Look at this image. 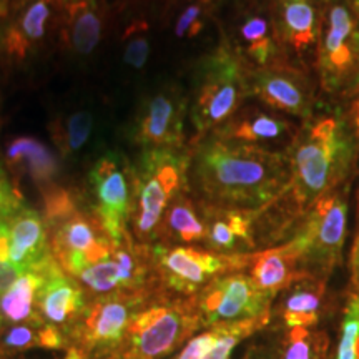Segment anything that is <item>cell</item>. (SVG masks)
I'll return each instance as SVG.
<instances>
[{"label":"cell","instance_id":"40","mask_svg":"<svg viewBox=\"0 0 359 359\" xmlns=\"http://www.w3.org/2000/svg\"><path fill=\"white\" fill-rule=\"evenodd\" d=\"M354 98L349 105V116H348V127L351 130V133L356 138V142L359 143V87L354 90Z\"/></svg>","mask_w":359,"mask_h":359},{"label":"cell","instance_id":"27","mask_svg":"<svg viewBox=\"0 0 359 359\" xmlns=\"http://www.w3.org/2000/svg\"><path fill=\"white\" fill-rule=\"evenodd\" d=\"M43 283L42 269L22 275L0 298V313L11 321L27 320L32 313L37 293Z\"/></svg>","mask_w":359,"mask_h":359},{"label":"cell","instance_id":"25","mask_svg":"<svg viewBox=\"0 0 359 359\" xmlns=\"http://www.w3.org/2000/svg\"><path fill=\"white\" fill-rule=\"evenodd\" d=\"M130 304L120 298L100 302L87 318V339L92 344H115L130 326Z\"/></svg>","mask_w":359,"mask_h":359},{"label":"cell","instance_id":"10","mask_svg":"<svg viewBox=\"0 0 359 359\" xmlns=\"http://www.w3.org/2000/svg\"><path fill=\"white\" fill-rule=\"evenodd\" d=\"M58 0H0V47L15 62H24L47 37V29L57 17Z\"/></svg>","mask_w":359,"mask_h":359},{"label":"cell","instance_id":"34","mask_svg":"<svg viewBox=\"0 0 359 359\" xmlns=\"http://www.w3.org/2000/svg\"><path fill=\"white\" fill-rule=\"evenodd\" d=\"M210 7V0H195L187 4L180 12L175 22V35L178 39H195L205 29L206 11Z\"/></svg>","mask_w":359,"mask_h":359},{"label":"cell","instance_id":"12","mask_svg":"<svg viewBox=\"0 0 359 359\" xmlns=\"http://www.w3.org/2000/svg\"><path fill=\"white\" fill-rule=\"evenodd\" d=\"M195 327V318L177 306H154L130 321V359H160Z\"/></svg>","mask_w":359,"mask_h":359},{"label":"cell","instance_id":"13","mask_svg":"<svg viewBox=\"0 0 359 359\" xmlns=\"http://www.w3.org/2000/svg\"><path fill=\"white\" fill-rule=\"evenodd\" d=\"M158 262L165 280L172 288L191 293L196 291L213 276L226 269H235L248 263V257H222L195 248H156Z\"/></svg>","mask_w":359,"mask_h":359},{"label":"cell","instance_id":"37","mask_svg":"<svg viewBox=\"0 0 359 359\" xmlns=\"http://www.w3.org/2000/svg\"><path fill=\"white\" fill-rule=\"evenodd\" d=\"M22 205L20 195L13 190L6 173L0 168V222L11 218V215Z\"/></svg>","mask_w":359,"mask_h":359},{"label":"cell","instance_id":"44","mask_svg":"<svg viewBox=\"0 0 359 359\" xmlns=\"http://www.w3.org/2000/svg\"><path fill=\"white\" fill-rule=\"evenodd\" d=\"M67 359H80V358H79V354H77V353L72 351V353L69 354V358H67Z\"/></svg>","mask_w":359,"mask_h":359},{"label":"cell","instance_id":"7","mask_svg":"<svg viewBox=\"0 0 359 359\" xmlns=\"http://www.w3.org/2000/svg\"><path fill=\"white\" fill-rule=\"evenodd\" d=\"M90 185L95 195L102 230L115 246H120L127 235L128 218L132 217L133 168L118 155H105L93 165Z\"/></svg>","mask_w":359,"mask_h":359},{"label":"cell","instance_id":"35","mask_svg":"<svg viewBox=\"0 0 359 359\" xmlns=\"http://www.w3.org/2000/svg\"><path fill=\"white\" fill-rule=\"evenodd\" d=\"M22 275H25L11 262V230L7 219L0 222V294H4Z\"/></svg>","mask_w":359,"mask_h":359},{"label":"cell","instance_id":"26","mask_svg":"<svg viewBox=\"0 0 359 359\" xmlns=\"http://www.w3.org/2000/svg\"><path fill=\"white\" fill-rule=\"evenodd\" d=\"M165 228L170 236L185 243L203 240L206 236V224L198 218L195 205L183 191L175 196L165 210Z\"/></svg>","mask_w":359,"mask_h":359},{"label":"cell","instance_id":"36","mask_svg":"<svg viewBox=\"0 0 359 359\" xmlns=\"http://www.w3.org/2000/svg\"><path fill=\"white\" fill-rule=\"evenodd\" d=\"M45 206H47V215L50 219H65L75 213V205L72 196L65 190H53L48 193L45 198Z\"/></svg>","mask_w":359,"mask_h":359},{"label":"cell","instance_id":"31","mask_svg":"<svg viewBox=\"0 0 359 359\" xmlns=\"http://www.w3.org/2000/svg\"><path fill=\"white\" fill-rule=\"evenodd\" d=\"M334 359H359V294H353L344 309Z\"/></svg>","mask_w":359,"mask_h":359},{"label":"cell","instance_id":"14","mask_svg":"<svg viewBox=\"0 0 359 359\" xmlns=\"http://www.w3.org/2000/svg\"><path fill=\"white\" fill-rule=\"evenodd\" d=\"M115 243L109 236L98 235L90 219L82 215L72 213L62 219V224L53 236V251L70 275L79 276L92 264L110 258Z\"/></svg>","mask_w":359,"mask_h":359},{"label":"cell","instance_id":"17","mask_svg":"<svg viewBox=\"0 0 359 359\" xmlns=\"http://www.w3.org/2000/svg\"><path fill=\"white\" fill-rule=\"evenodd\" d=\"M7 223L11 230V262L17 268L29 273L50 262L45 226L37 212L20 205Z\"/></svg>","mask_w":359,"mask_h":359},{"label":"cell","instance_id":"3","mask_svg":"<svg viewBox=\"0 0 359 359\" xmlns=\"http://www.w3.org/2000/svg\"><path fill=\"white\" fill-rule=\"evenodd\" d=\"M250 69L235 48L222 45L200 62L191 103V122L200 135L226 127L251 95Z\"/></svg>","mask_w":359,"mask_h":359},{"label":"cell","instance_id":"30","mask_svg":"<svg viewBox=\"0 0 359 359\" xmlns=\"http://www.w3.org/2000/svg\"><path fill=\"white\" fill-rule=\"evenodd\" d=\"M268 318L269 316L231 323V325H219L217 327V341H215L213 348L210 349L203 359H230L231 351L235 349L236 344L241 339H245L246 336L253 334L255 331L266 325Z\"/></svg>","mask_w":359,"mask_h":359},{"label":"cell","instance_id":"19","mask_svg":"<svg viewBox=\"0 0 359 359\" xmlns=\"http://www.w3.org/2000/svg\"><path fill=\"white\" fill-rule=\"evenodd\" d=\"M217 133L233 138V140L250 143V145L268 148L266 145H275V143H288L290 145L296 130L283 116H276L251 107L245 111H238L231 122Z\"/></svg>","mask_w":359,"mask_h":359},{"label":"cell","instance_id":"18","mask_svg":"<svg viewBox=\"0 0 359 359\" xmlns=\"http://www.w3.org/2000/svg\"><path fill=\"white\" fill-rule=\"evenodd\" d=\"M248 264L251 281L269 298H273L278 291L290 288L293 283L306 278L299 264L298 250L291 241L278 248L251 255L248 257Z\"/></svg>","mask_w":359,"mask_h":359},{"label":"cell","instance_id":"20","mask_svg":"<svg viewBox=\"0 0 359 359\" xmlns=\"http://www.w3.org/2000/svg\"><path fill=\"white\" fill-rule=\"evenodd\" d=\"M40 269H42L43 283L35 298L40 304V311L48 321L64 323L67 318L82 309V291L62 275L52 259Z\"/></svg>","mask_w":359,"mask_h":359},{"label":"cell","instance_id":"33","mask_svg":"<svg viewBox=\"0 0 359 359\" xmlns=\"http://www.w3.org/2000/svg\"><path fill=\"white\" fill-rule=\"evenodd\" d=\"M150 55V39L145 22H138L127 30V45H125L123 60L132 69H143Z\"/></svg>","mask_w":359,"mask_h":359},{"label":"cell","instance_id":"6","mask_svg":"<svg viewBox=\"0 0 359 359\" xmlns=\"http://www.w3.org/2000/svg\"><path fill=\"white\" fill-rule=\"evenodd\" d=\"M316 65L327 93L359 87V19L346 0H330L325 6Z\"/></svg>","mask_w":359,"mask_h":359},{"label":"cell","instance_id":"42","mask_svg":"<svg viewBox=\"0 0 359 359\" xmlns=\"http://www.w3.org/2000/svg\"><path fill=\"white\" fill-rule=\"evenodd\" d=\"M40 341H42L43 346H48V348L60 346V336H58L57 331L53 330H45L43 333L40 334Z\"/></svg>","mask_w":359,"mask_h":359},{"label":"cell","instance_id":"23","mask_svg":"<svg viewBox=\"0 0 359 359\" xmlns=\"http://www.w3.org/2000/svg\"><path fill=\"white\" fill-rule=\"evenodd\" d=\"M283 303V320L288 327H309L320 321V309L325 298V280L306 276L293 283Z\"/></svg>","mask_w":359,"mask_h":359},{"label":"cell","instance_id":"32","mask_svg":"<svg viewBox=\"0 0 359 359\" xmlns=\"http://www.w3.org/2000/svg\"><path fill=\"white\" fill-rule=\"evenodd\" d=\"M79 278L90 290L98 291V293H105V291H111L118 288V286H123L120 264L116 259L110 258L83 269Z\"/></svg>","mask_w":359,"mask_h":359},{"label":"cell","instance_id":"9","mask_svg":"<svg viewBox=\"0 0 359 359\" xmlns=\"http://www.w3.org/2000/svg\"><path fill=\"white\" fill-rule=\"evenodd\" d=\"M269 302L271 298L259 291L250 276L233 273L206 286L200 298V311L213 325H231L269 316Z\"/></svg>","mask_w":359,"mask_h":359},{"label":"cell","instance_id":"2","mask_svg":"<svg viewBox=\"0 0 359 359\" xmlns=\"http://www.w3.org/2000/svg\"><path fill=\"white\" fill-rule=\"evenodd\" d=\"M356 145L348 122L334 115L308 120L296 130L285 154L290 168L288 191L296 208H309L344 182Z\"/></svg>","mask_w":359,"mask_h":359},{"label":"cell","instance_id":"4","mask_svg":"<svg viewBox=\"0 0 359 359\" xmlns=\"http://www.w3.org/2000/svg\"><path fill=\"white\" fill-rule=\"evenodd\" d=\"M190 155L180 150H145L133 168L132 217L140 236H150L170 201L188 182Z\"/></svg>","mask_w":359,"mask_h":359},{"label":"cell","instance_id":"41","mask_svg":"<svg viewBox=\"0 0 359 359\" xmlns=\"http://www.w3.org/2000/svg\"><path fill=\"white\" fill-rule=\"evenodd\" d=\"M351 276H353L354 286L359 290V228H358L356 241H354L353 251H351Z\"/></svg>","mask_w":359,"mask_h":359},{"label":"cell","instance_id":"28","mask_svg":"<svg viewBox=\"0 0 359 359\" xmlns=\"http://www.w3.org/2000/svg\"><path fill=\"white\" fill-rule=\"evenodd\" d=\"M330 338L323 331H309L308 327H290L281 341L278 359H326Z\"/></svg>","mask_w":359,"mask_h":359},{"label":"cell","instance_id":"21","mask_svg":"<svg viewBox=\"0 0 359 359\" xmlns=\"http://www.w3.org/2000/svg\"><path fill=\"white\" fill-rule=\"evenodd\" d=\"M280 48L271 19L257 12H251L241 19L238 25V48L235 50L240 53L245 64H255L257 69L278 64Z\"/></svg>","mask_w":359,"mask_h":359},{"label":"cell","instance_id":"29","mask_svg":"<svg viewBox=\"0 0 359 359\" xmlns=\"http://www.w3.org/2000/svg\"><path fill=\"white\" fill-rule=\"evenodd\" d=\"M93 128V116L90 111L80 110L60 120L53 128V138L62 154L70 155L79 151L87 143Z\"/></svg>","mask_w":359,"mask_h":359},{"label":"cell","instance_id":"8","mask_svg":"<svg viewBox=\"0 0 359 359\" xmlns=\"http://www.w3.org/2000/svg\"><path fill=\"white\" fill-rule=\"evenodd\" d=\"M250 92L269 109L311 120L314 109V85L308 74L286 62L250 70Z\"/></svg>","mask_w":359,"mask_h":359},{"label":"cell","instance_id":"16","mask_svg":"<svg viewBox=\"0 0 359 359\" xmlns=\"http://www.w3.org/2000/svg\"><path fill=\"white\" fill-rule=\"evenodd\" d=\"M57 19L65 47L80 57L95 52L103 30V13L97 0H58Z\"/></svg>","mask_w":359,"mask_h":359},{"label":"cell","instance_id":"15","mask_svg":"<svg viewBox=\"0 0 359 359\" xmlns=\"http://www.w3.org/2000/svg\"><path fill=\"white\" fill-rule=\"evenodd\" d=\"M321 0H271V24L281 48L302 57L318 43L323 27Z\"/></svg>","mask_w":359,"mask_h":359},{"label":"cell","instance_id":"11","mask_svg":"<svg viewBox=\"0 0 359 359\" xmlns=\"http://www.w3.org/2000/svg\"><path fill=\"white\" fill-rule=\"evenodd\" d=\"M187 100L178 88L156 92L138 111L133 140L145 150H180L185 140Z\"/></svg>","mask_w":359,"mask_h":359},{"label":"cell","instance_id":"5","mask_svg":"<svg viewBox=\"0 0 359 359\" xmlns=\"http://www.w3.org/2000/svg\"><path fill=\"white\" fill-rule=\"evenodd\" d=\"M348 228V198L343 190L326 193L306 208V217L291 243L306 276L325 278L341 262Z\"/></svg>","mask_w":359,"mask_h":359},{"label":"cell","instance_id":"1","mask_svg":"<svg viewBox=\"0 0 359 359\" xmlns=\"http://www.w3.org/2000/svg\"><path fill=\"white\" fill-rule=\"evenodd\" d=\"M193 185L222 208L253 212L288 191L285 154L212 133L196 145L188 167Z\"/></svg>","mask_w":359,"mask_h":359},{"label":"cell","instance_id":"24","mask_svg":"<svg viewBox=\"0 0 359 359\" xmlns=\"http://www.w3.org/2000/svg\"><path fill=\"white\" fill-rule=\"evenodd\" d=\"M7 161L13 168H22L39 185L52 183L58 173L55 155L42 142L32 137H19L7 148Z\"/></svg>","mask_w":359,"mask_h":359},{"label":"cell","instance_id":"43","mask_svg":"<svg viewBox=\"0 0 359 359\" xmlns=\"http://www.w3.org/2000/svg\"><path fill=\"white\" fill-rule=\"evenodd\" d=\"M348 2V6L351 7V11L354 12V15L358 17L359 19V0H346Z\"/></svg>","mask_w":359,"mask_h":359},{"label":"cell","instance_id":"38","mask_svg":"<svg viewBox=\"0 0 359 359\" xmlns=\"http://www.w3.org/2000/svg\"><path fill=\"white\" fill-rule=\"evenodd\" d=\"M215 341H217V330L213 333L201 334L188 343V346L183 349L178 359H203L208 354L210 349L213 348Z\"/></svg>","mask_w":359,"mask_h":359},{"label":"cell","instance_id":"22","mask_svg":"<svg viewBox=\"0 0 359 359\" xmlns=\"http://www.w3.org/2000/svg\"><path fill=\"white\" fill-rule=\"evenodd\" d=\"M210 245L222 253H235L243 246H253V215L245 210H213L206 228Z\"/></svg>","mask_w":359,"mask_h":359},{"label":"cell","instance_id":"39","mask_svg":"<svg viewBox=\"0 0 359 359\" xmlns=\"http://www.w3.org/2000/svg\"><path fill=\"white\" fill-rule=\"evenodd\" d=\"M32 331H30L29 327H15V330H12L11 333H8L6 343L11 348H25L32 343Z\"/></svg>","mask_w":359,"mask_h":359}]
</instances>
